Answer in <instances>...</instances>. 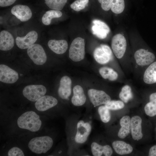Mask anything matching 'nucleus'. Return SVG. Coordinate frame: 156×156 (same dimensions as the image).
Segmentation results:
<instances>
[{"label":"nucleus","instance_id":"nucleus-3","mask_svg":"<svg viewBox=\"0 0 156 156\" xmlns=\"http://www.w3.org/2000/svg\"><path fill=\"white\" fill-rule=\"evenodd\" d=\"M53 141L49 136L35 137L29 142L28 146L30 150L36 154L45 153L52 147Z\"/></svg>","mask_w":156,"mask_h":156},{"label":"nucleus","instance_id":"nucleus-8","mask_svg":"<svg viewBox=\"0 0 156 156\" xmlns=\"http://www.w3.org/2000/svg\"><path fill=\"white\" fill-rule=\"evenodd\" d=\"M128 5V0H111V11L117 18L118 23H120L125 16Z\"/></svg>","mask_w":156,"mask_h":156},{"label":"nucleus","instance_id":"nucleus-38","mask_svg":"<svg viewBox=\"0 0 156 156\" xmlns=\"http://www.w3.org/2000/svg\"><path fill=\"white\" fill-rule=\"evenodd\" d=\"M16 0H0V6L4 7L13 4Z\"/></svg>","mask_w":156,"mask_h":156},{"label":"nucleus","instance_id":"nucleus-20","mask_svg":"<svg viewBox=\"0 0 156 156\" xmlns=\"http://www.w3.org/2000/svg\"><path fill=\"white\" fill-rule=\"evenodd\" d=\"M91 147L92 153L94 156H101L103 154L105 156H110L113 153L112 149L109 145L102 146L94 142L92 143Z\"/></svg>","mask_w":156,"mask_h":156},{"label":"nucleus","instance_id":"nucleus-1","mask_svg":"<svg viewBox=\"0 0 156 156\" xmlns=\"http://www.w3.org/2000/svg\"><path fill=\"white\" fill-rule=\"evenodd\" d=\"M129 37L125 29L119 26L117 32L113 36L111 40L112 51L118 59L122 58L127 50L128 39Z\"/></svg>","mask_w":156,"mask_h":156},{"label":"nucleus","instance_id":"nucleus-35","mask_svg":"<svg viewBox=\"0 0 156 156\" xmlns=\"http://www.w3.org/2000/svg\"><path fill=\"white\" fill-rule=\"evenodd\" d=\"M9 156H23L24 155L23 151L19 148L14 147L12 148L8 151Z\"/></svg>","mask_w":156,"mask_h":156},{"label":"nucleus","instance_id":"nucleus-9","mask_svg":"<svg viewBox=\"0 0 156 156\" xmlns=\"http://www.w3.org/2000/svg\"><path fill=\"white\" fill-rule=\"evenodd\" d=\"M88 94L91 103L95 107L105 104L111 101L110 96L102 90L90 89Z\"/></svg>","mask_w":156,"mask_h":156},{"label":"nucleus","instance_id":"nucleus-15","mask_svg":"<svg viewBox=\"0 0 156 156\" xmlns=\"http://www.w3.org/2000/svg\"><path fill=\"white\" fill-rule=\"evenodd\" d=\"M72 81L68 76L63 77L60 80L58 93L59 96L62 99L68 98L71 93Z\"/></svg>","mask_w":156,"mask_h":156},{"label":"nucleus","instance_id":"nucleus-5","mask_svg":"<svg viewBox=\"0 0 156 156\" xmlns=\"http://www.w3.org/2000/svg\"><path fill=\"white\" fill-rule=\"evenodd\" d=\"M47 92L45 87L41 85H32L26 86L23 90L25 97L34 102L44 96Z\"/></svg>","mask_w":156,"mask_h":156},{"label":"nucleus","instance_id":"nucleus-36","mask_svg":"<svg viewBox=\"0 0 156 156\" xmlns=\"http://www.w3.org/2000/svg\"><path fill=\"white\" fill-rule=\"evenodd\" d=\"M102 10L108 12L111 10V0H97Z\"/></svg>","mask_w":156,"mask_h":156},{"label":"nucleus","instance_id":"nucleus-28","mask_svg":"<svg viewBox=\"0 0 156 156\" xmlns=\"http://www.w3.org/2000/svg\"><path fill=\"white\" fill-rule=\"evenodd\" d=\"M45 3L50 8L61 10L66 4L67 0H44Z\"/></svg>","mask_w":156,"mask_h":156},{"label":"nucleus","instance_id":"nucleus-41","mask_svg":"<svg viewBox=\"0 0 156 156\" xmlns=\"http://www.w3.org/2000/svg\"></svg>","mask_w":156,"mask_h":156},{"label":"nucleus","instance_id":"nucleus-26","mask_svg":"<svg viewBox=\"0 0 156 156\" xmlns=\"http://www.w3.org/2000/svg\"><path fill=\"white\" fill-rule=\"evenodd\" d=\"M62 15V13L60 10H51L47 11L42 18V23L47 25H50L51 20L53 18H58Z\"/></svg>","mask_w":156,"mask_h":156},{"label":"nucleus","instance_id":"nucleus-17","mask_svg":"<svg viewBox=\"0 0 156 156\" xmlns=\"http://www.w3.org/2000/svg\"><path fill=\"white\" fill-rule=\"evenodd\" d=\"M14 44V38L8 31L3 30L0 33V49L6 51L11 49Z\"/></svg>","mask_w":156,"mask_h":156},{"label":"nucleus","instance_id":"nucleus-11","mask_svg":"<svg viewBox=\"0 0 156 156\" xmlns=\"http://www.w3.org/2000/svg\"><path fill=\"white\" fill-rule=\"evenodd\" d=\"M18 79V73L9 66L3 64L0 65V81L7 83H13Z\"/></svg>","mask_w":156,"mask_h":156},{"label":"nucleus","instance_id":"nucleus-14","mask_svg":"<svg viewBox=\"0 0 156 156\" xmlns=\"http://www.w3.org/2000/svg\"><path fill=\"white\" fill-rule=\"evenodd\" d=\"M57 100L49 95L44 96L38 100L35 103L36 109L40 111H44L55 106L57 103Z\"/></svg>","mask_w":156,"mask_h":156},{"label":"nucleus","instance_id":"nucleus-34","mask_svg":"<svg viewBox=\"0 0 156 156\" xmlns=\"http://www.w3.org/2000/svg\"><path fill=\"white\" fill-rule=\"evenodd\" d=\"M94 25H97L106 31L108 34L111 32L110 29L108 25L105 22L98 19H94L92 21Z\"/></svg>","mask_w":156,"mask_h":156},{"label":"nucleus","instance_id":"nucleus-24","mask_svg":"<svg viewBox=\"0 0 156 156\" xmlns=\"http://www.w3.org/2000/svg\"><path fill=\"white\" fill-rule=\"evenodd\" d=\"M94 57L96 61L99 63L101 64L107 63L112 59L103 51L100 46L97 47L94 50Z\"/></svg>","mask_w":156,"mask_h":156},{"label":"nucleus","instance_id":"nucleus-13","mask_svg":"<svg viewBox=\"0 0 156 156\" xmlns=\"http://www.w3.org/2000/svg\"><path fill=\"white\" fill-rule=\"evenodd\" d=\"M11 12L12 14L22 22L28 21L32 16L31 10L26 5H15L12 8Z\"/></svg>","mask_w":156,"mask_h":156},{"label":"nucleus","instance_id":"nucleus-25","mask_svg":"<svg viewBox=\"0 0 156 156\" xmlns=\"http://www.w3.org/2000/svg\"><path fill=\"white\" fill-rule=\"evenodd\" d=\"M150 102L144 108L146 114L150 117L156 115V92L151 94L149 97Z\"/></svg>","mask_w":156,"mask_h":156},{"label":"nucleus","instance_id":"nucleus-33","mask_svg":"<svg viewBox=\"0 0 156 156\" xmlns=\"http://www.w3.org/2000/svg\"><path fill=\"white\" fill-rule=\"evenodd\" d=\"M89 0H76L70 5L71 8L79 12L85 8L88 4Z\"/></svg>","mask_w":156,"mask_h":156},{"label":"nucleus","instance_id":"nucleus-39","mask_svg":"<svg viewBox=\"0 0 156 156\" xmlns=\"http://www.w3.org/2000/svg\"><path fill=\"white\" fill-rule=\"evenodd\" d=\"M148 156H156V145L151 148L149 151Z\"/></svg>","mask_w":156,"mask_h":156},{"label":"nucleus","instance_id":"nucleus-29","mask_svg":"<svg viewBox=\"0 0 156 156\" xmlns=\"http://www.w3.org/2000/svg\"><path fill=\"white\" fill-rule=\"evenodd\" d=\"M119 97L124 103H127L133 97L131 87L128 85L124 86L119 93Z\"/></svg>","mask_w":156,"mask_h":156},{"label":"nucleus","instance_id":"nucleus-12","mask_svg":"<svg viewBox=\"0 0 156 156\" xmlns=\"http://www.w3.org/2000/svg\"><path fill=\"white\" fill-rule=\"evenodd\" d=\"M38 38V34L35 31L29 32L23 37H17L15 39L17 46L21 49H28L34 44Z\"/></svg>","mask_w":156,"mask_h":156},{"label":"nucleus","instance_id":"nucleus-22","mask_svg":"<svg viewBox=\"0 0 156 156\" xmlns=\"http://www.w3.org/2000/svg\"><path fill=\"white\" fill-rule=\"evenodd\" d=\"M112 146L116 152L120 155L129 154L133 150L130 145L123 141H115L112 143Z\"/></svg>","mask_w":156,"mask_h":156},{"label":"nucleus","instance_id":"nucleus-32","mask_svg":"<svg viewBox=\"0 0 156 156\" xmlns=\"http://www.w3.org/2000/svg\"><path fill=\"white\" fill-rule=\"evenodd\" d=\"M109 109L111 110H118L123 108L125 107L124 103L120 101H110L105 104Z\"/></svg>","mask_w":156,"mask_h":156},{"label":"nucleus","instance_id":"nucleus-40","mask_svg":"<svg viewBox=\"0 0 156 156\" xmlns=\"http://www.w3.org/2000/svg\"><path fill=\"white\" fill-rule=\"evenodd\" d=\"M132 0V1H136V0Z\"/></svg>","mask_w":156,"mask_h":156},{"label":"nucleus","instance_id":"nucleus-16","mask_svg":"<svg viewBox=\"0 0 156 156\" xmlns=\"http://www.w3.org/2000/svg\"><path fill=\"white\" fill-rule=\"evenodd\" d=\"M142 119L139 116H134L131 119V131L132 137L134 140L138 141L142 138Z\"/></svg>","mask_w":156,"mask_h":156},{"label":"nucleus","instance_id":"nucleus-18","mask_svg":"<svg viewBox=\"0 0 156 156\" xmlns=\"http://www.w3.org/2000/svg\"><path fill=\"white\" fill-rule=\"evenodd\" d=\"M73 95L71 99L73 104L76 106L83 105L86 101V97L83 88L80 85L75 86L73 88Z\"/></svg>","mask_w":156,"mask_h":156},{"label":"nucleus","instance_id":"nucleus-4","mask_svg":"<svg viewBox=\"0 0 156 156\" xmlns=\"http://www.w3.org/2000/svg\"><path fill=\"white\" fill-rule=\"evenodd\" d=\"M85 55L84 39L78 37L72 42L69 51L70 58L73 61L77 62L83 60Z\"/></svg>","mask_w":156,"mask_h":156},{"label":"nucleus","instance_id":"nucleus-21","mask_svg":"<svg viewBox=\"0 0 156 156\" xmlns=\"http://www.w3.org/2000/svg\"><path fill=\"white\" fill-rule=\"evenodd\" d=\"M131 119L128 116H123L120 120V123L121 127L118 133V137L122 139L125 138L130 132Z\"/></svg>","mask_w":156,"mask_h":156},{"label":"nucleus","instance_id":"nucleus-6","mask_svg":"<svg viewBox=\"0 0 156 156\" xmlns=\"http://www.w3.org/2000/svg\"><path fill=\"white\" fill-rule=\"evenodd\" d=\"M27 53L31 59L36 64L42 65L47 60V56L40 45L34 44L27 49Z\"/></svg>","mask_w":156,"mask_h":156},{"label":"nucleus","instance_id":"nucleus-2","mask_svg":"<svg viewBox=\"0 0 156 156\" xmlns=\"http://www.w3.org/2000/svg\"><path fill=\"white\" fill-rule=\"evenodd\" d=\"M18 127L32 132H36L40 128L42 122L39 116L33 111L27 112L22 114L18 118Z\"/></svg>","mask_w":156,"mask_h":156},{"label":"nucleus","instance_id":"nucleus-19","mask_svg":"<svg viewBox=\"0 0 156 156\" xmlns=\"http://www.w3.org/2000/svg\"><path fill=\"white\" fill-rule=\"evenodd\" d=\"M48 45L51 50L58 54L65 53L68 48L67 42L64 40H51L48 41Z\"/></svg>","mask_w":156,"mask_h":156},{"label":"nucleus","instance_id":"nucleus-23","mask_svg":"<svg viewBox=\"0 0 156 156\" xmlns=\"http://www.w3.org/2000/svg\"><path fill=\"white\" fill-rule=\"evenodd\" d=\"M143 80L147 84L156 83V61L151 64L145 71Z\"/></svg>","mask_w":156,"mask_h":156},{"label":"nucleus","instance_id":"nucleus-31","mask_svg":"<svg viewBox=\"0 0 156 156\" xmlns=\"http://www.w3.org/2000/svg\"><path fill=\"white\" fill-rule=\"evenodd\" d=\"M92 30L93 34L101 39L106 38L109 34L104 29L94 25L92 27Z\"/></svg>","mask_w":156,"mask_h":156},{"label":"nucleus","instance_id":"nucleus-27","mask_svg":"<svg viewBox=\"0 0 156 156\" xmlns=\"http://www.w3.org/2000/svg\"><path fill=\"white\" fill-rule=\"evenodd\" d=\"M99 72L103 78L105 79H108L111 81L116 80L118 77L117 73L112 69L109 67H101L99 69Z\"/></svg>","mask_w":156,"mask_h":156},{"label":"nucleus","instance_id":"nucleus-10","mask_svg":"<svg viewBox=\"0 0 156 156\" xmlns=\"http://www.w3.org/2000/svg\"><path fill=\"white\" fill-rule=\"evenodd\" d=\"M92 129V127L90 123L85 122L82 120H79L77 126V132L75 140L78 143L83 144L87 140Z\"/></svg>","mask_w":156,"mask_h":156},{"label":"nucleus","instance_id":"nucleus-7","mask_svg":"<svg viewBox=\"0 0 156 156\" xmlns=\"http://www.w3.org/2000/svg\"><path fill=\"white\" fill-rule=\"evenodd\" d=\"M134 57L136 63L140 66L151 64L155 58V54L148 49L140 48L134 53Z\"/></svg>","mask_w":156,"mask_h":156},{"label":"nucleus","instance_id":"nucleus-30","mask_svg":"<svg viewBox=\"0 0 156 156\" xmlns=\"http://www.w3.org/2000/svg\"><path fill=\"white\" fill-rule=\"evenodd\" d=\"M109 109L105 105L100 106L98 112L101 121L104 123L108 122L111 119V114Z\"/></svg>","mask_w":156,"mask_h":156},{"label":"nucleus","instance_id":"nucleus-37","mask_svg":"<svg viewBox=\"0 0 156 156\" xmlns=\"http://www.w3.org/2000/svg\"><path fill=\"white\" fill-rule=\"evenodd\" d=\"M100 46L103 51L112 58V51L109 47L108 45L104 44H101Z\"/></svg>","mask_w":156,"mask_h":156}]
</instances>
